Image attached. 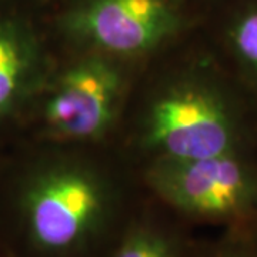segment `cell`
<instances>
[{"mask_svg":"<svg viewBox=\"0 0 257 257\" xmlns=\"http://www.w3.org/2000/svg\"><path fill=\"white\" fill-rule=\"evenodd\" d=\"M138 204L99 166L36 160L0 179V247L13 257H103Z\"/></svg>","mask_w":257,"mask_h":257,"instance_id":"cell-1","label":"cell"},{"mask_svg":"<svg viewBox=\"0 0 257 257\" xmlns=\"http://www.w3.org/2000/svg\"><path fill=\"white\" fill-rule=\"evenodd\" d=\"M231 83L211 66L162 86L142 114L140 146L152 159H199L251 146V119Z\"/></svg>","mask_w":257,"mask_h":257,"instance_id":"cell-2","label":"cell"},{"mask_svg":"<svg viewBox=\"0 0 257 257\" xmlns=\"http://www.w3.org/2000/svg\"><path fill=\"white\" fill-rule=\"evenodd\" d=\"M152 197L187 224L223 230L257 223V159L251 146L199 159H152Z\"/></svg>","mask_w":257,"mask_h":257,"instance_id":"cell-3","label":"cell"},{"mask_svg":"<svg viewBox=\"0 0 257 257\" xmlns=\"http://www.w3.org/2000/svg\"><path fill=\"white\" fill-rule=\"evenodd\" d=\"M121 59L89 50L57 73L49 74L30 106H37L40 128L60 142H93L103 138L126 93Z\"/></svg>","mask_w":257,"mask_h":257,"instance_id":"cell-4","label":"cell"},{"mask_svg":"<svg viewBox=\"0 0 257 257\" xmlns=\"http://www.w3.org/2000/svg\"><path fill=\"white\" fill-rule=\"evenodd\" d=\"M182 25L175 0H79L63 18L77 43L121 60L153 52Z\"/></svg>","mask_w":257,"mask_h":257,"instance_id":"cell-5","label":"cell"},{"mask_svg":"<svg viewBox=\"0 0 257 257\" xmlns=\"http://www.w3.org/2000/svg\"><path fill=\"white\" fill-rule=\"evenodd\" d=\"M47 76L45 52L32 23L0 6V121L28 110Z\"/></svg>","mask_w":257,"mask_h":257,"instance_id":"cell-6","label":"cell"},{"mask_svg":"<svg viewBox=\"0 0 257 257\" xmlns=\"http://www.w3.org/2000/svg\"><path fill=\"white\" fill-rule=\"evenodd\" d=\"M187 223L157 203H139L103 257H193Z\"/></svg>","mask_w":257,"mask_h":257,"instance_id":"cell-7","label":"cell"},{"mask_svg":"<svg viewBox=\"0 0 257 257\" xmlns=\"http://www.w3.org/2000/svg\"><path fill=\"white\" fill-rule=\"evenodd\" d=\"M223 43L236 69V80L257 100V0H230Z\"/></svg>","mask_w":257,"mask_h":257,"instance_id":"cell-8","label":"cell"},{"mask_svg":"<svg viewBox=\"0 0 257 257\" xmlns=\"http://www.w3.org/2000/svg\"><path fill=\"white\" fill-rule=\"evenodd\" d=\"M193 257H257V223L223 230L210 241H197Z\"/></svg>","mask_w":257,"mask_h":257,"instance_id":"cell-9","label":"cell"},{"mask_svg":"<svg viewBox=\"0 0 257 257\" xmlns=\"http://www.w3.org/2000/svg\"><path fill=\"white\" fill-rule=\"evenodd\" d=\"M0 257H13L12 254H9L6 250H3V248L0 247Z\"/></svg>","mask_w":257,"mask_h":257,"instance_id":"cell-10","label":"cell"},{"mask_svg":"<svg viewBox=\"0 0 257 257\" xmlns=\"http://www.w3.org/2000/svg\"><path fill=\"white\" fill-rule=\"evenodd\" d=\"M0 2H5V0H0Z\"/></svg>","mask_w":257,"mask_h":257,"instance_id":"cell-11","label":"cell"}]
</instances>
